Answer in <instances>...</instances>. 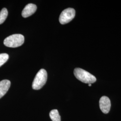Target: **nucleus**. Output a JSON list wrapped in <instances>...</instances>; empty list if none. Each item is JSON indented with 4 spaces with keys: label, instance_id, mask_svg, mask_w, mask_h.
Listing matches in <instances>:
<instances>
[{
    "label": "nucleus",
    "instance_id": "nucleus-11",
    "mask_svg": "<svg viewBox=\"0 0 121 121\" xmlns=\"http://www.w3.org/2000/svg\"><path fill=\"white\" fill-rule=\"evenodd\" d=\"M88 86H91V84H88Z\"/></svg>",
    "mask_w": 121,
    "mask_h": 121
},
{
    "label": "nucleus",
    "instance_id": "nucleus-4",
    "mask_svg": "<svg viewBox=\"0 0 121 121\" xmlns=\"http://www.w3.org/2000/svg\"><path fill=\"white\" fill-rule=\"evenodd\" d=\"M75 11L74 9L69 8L64 9L60 13L59 20L60 24H65L70 22L75 17Z\"/></svg>",
    "mask_w": 121,
    "mask_h": 121
},
{
    "label": "nucleus",
    "instance_id": "nucleus-5",
    "mask_svg": "<svg viewBox=\"0 0 121 121\" xmlns=\"http://www.w3.org/2000/svg\"><path fill=\"white\" fill-rule=\"evenodd\" d=\"M99 107L101 111L104 114H107L110 111L111 107V102L107 96H103L99 101Z\"/></svg>",
    "mask_w": 121,
    "mask_h": 121
},
{
    "label": "nucleus",
    "instance_id": "nucleus-2",
    "mask_svg": "<svg viewBox=\"0 0 121 121\" xmlns=\"http://www.w3.org/2000/svg\"><path fill=\"white\" fill-rule=\"evenodd\" d=\"M24 42V37L21 34L11 35L4 39V45L10 48H16L21 46Z\"/></svg>",
    "mask_w": 121,
    "mask_h": 121
},
{
    "label": "nucleus",
    "instance_id": "nucleus-3",
    "mask_svg": "<svg viewBox=\"0 0 121 121\" xmlns=\"http://www.w3.org/2000/svg\"><path fill=\"white\" fill-rule=\"evenodd\" d=\"M47 80V71L43 69H40L35 75L32 82V88L34 90H39L41 89L46 83Z\"/></svg>",
    "mask_w": 121,
    "mask_h": 121
},
{
    "label": "nucleus",
    "instance_id": "nucleus-7",
    "mask_svg": "<svg viewBox=\"0 0 121 121\" xmlns=\"http://www.w3.org/2000/svg\"><path fill=\"white\" fill-rule=\"evenodd\" d=\"M11 82L9 80H3L0 81V99L9 90Z\"/></svg>",
    "mask_w": 121,
    "mask_h": 121
},
{
    "label": "nucleus",
    "instance_id": "nucleus-10",
    "mask_svg": "<svg viewBox=\"0 0 121 121\" xmlns=\"http://www.w3.org/2000/svg\"><path fill=\"white\" fill-rule=\"evenodd\" d=\"M9 55L7 53L0 54V67L4 64L9 59Z\"/></svg>",
    "mask_w": 121,
    "mask_h": 121
},
{
    "label": "nucleus",
    "instance_id": "nucleus-8",
    "mask_svg": "<svg viewBox=\"0 0 121 121\" xmlns=\"http://www.w3.org/2000/svg\"><path fill=\"white\" fill-rule=\"evenodd\" d=\"M49 116L52 121H60V117L57 109H53L49 113Z\"/></svg>",
    "mask_w": 121,
    "mask_h": 121
},
{
    "label": "nucleus",
    "instance_id": "nucleus-6",
    "mask_svg": "<svg viewBox=\"0 0 121 121\" xmlns=\"http://www.w3.org/2000/svg\"><path fill=\"white\" fill-rule=\"evenodd\" d=\"M36 9L37 6L35 4L31 3L27 4L22 11V16L23 17H28L34 14Z\"/></svg>",
    "mask_w": 121,
    "mask_h": 121
},
{
    "label": "nucleus",
    "instance_id": "nucleus-9",
    "mask_svg": "<svg viewBox=\"0 0 121 121\" xmlns=\"http://www.w3.org/2000/svg\"><path fill=\"white\" fill-rule=\"evenodd\" d=\"M8 11L6 8H3L0 12V24H2L8 16Z\"/></svg>",
    "mask_w": 121,
    "mask_h": 121
},
{
    "label": "nucleus",
    "instance_id": "nucleus-1",
    "mask_svg": "<svg viewBox=\"0 0 121 121\" xmlns=\"http://www.w3.org/2000/svg\"><path fill=\"white\" fill-rule=\"evenodd\" d=\"M73 73L75 77L78 80L85 83L91 84L94 83L96 80L95 76L93 75L85 70L79 68L74 69Z\"/></svg>",
    "mask_w": 121,
    "mask_h": 121
}]
</instances>
